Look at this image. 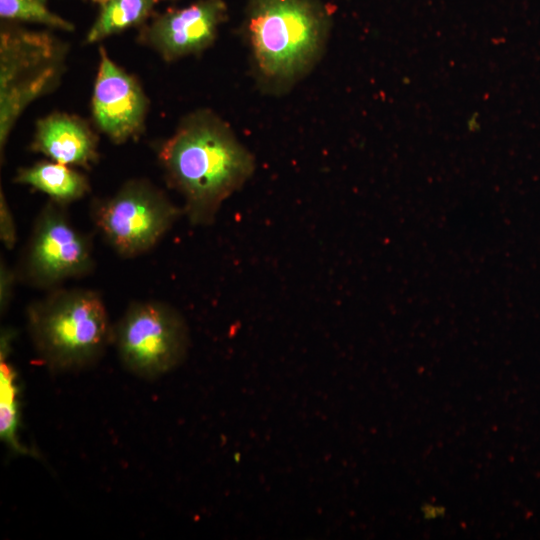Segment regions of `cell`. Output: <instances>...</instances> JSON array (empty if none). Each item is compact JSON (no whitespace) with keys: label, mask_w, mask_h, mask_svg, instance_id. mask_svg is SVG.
Instances as JSON below:
<instances>
[{"label":"cell","mask_w":540,"mask_h":540,"mask_svg":"<svg viewBox=\"0 0 540 540\" xmlns=\"http://www.w3.org/2000/svg\"><path fill=\"white\" fill-rule=\"evenodd\" d=\"M31 150L52 161L88 168L97 162L98 137L81 117L55 112L39 119Z\"/></svg>","instance_id":"obj_10"},{"label":"cell","mask_w":540,"mask_h":540,"mask_svg":"<svg viewBox=\"0 0 540 540\" xmlns=\"http://www.w3.org/2000/svg\"><path fill=\"white\" fill-rule=\"evenodd\" d=\"M422 515L425 519H436L444 516L445 508L443 506H436L432 503H424L421 508Z\"/></svg>","instance_id":"obj_17"},{"label":"cell","mask_w":540,"mask_h":540,"mask_svg":"<svg viewBox=\"0 0 540 540\" xmlns=\"http://www.w3.org/2000/svg\"><path fill=\"white\" fill-rule=\"evenodd\" d=\"M113 343L127 370L141 378H156L185 359L188 327L181 314L166 303L134 302L114 326Z\"/></svg>","instance_id":"obj_6"},{"label":"cell","mask_w":540,"mask_h":540,"mask_svg":"<svg viewBox=\"0 0 540 540\" xmlns=\"http://www.w3.org/2000/svg\"><path fill=\"white\" fill-rule=\"evenodd\" d=\"M68 46L46 31L14 25L0 32V150L24 110L52 92L66 70Z\"/></svg>","instance_id":"obj_4"},{"label":"cell","mask_w":540,"mask_h":540,"mask_svg":"<svg viewBox=\"0 0 540 540\" xmlns=\"http://www.w3.org/2000/svg\"><path fill=\"white\" fill-rule=\"evenodd\" d=\"M330 27L319 0H248L242 30L260 88L278 95L305 77L322 57Z\"/></svg>","instance_id":"obj_2"},{"label":"cell","mask_w":540,"mask_h":540,"mask_svg":"<svg viewBox=\"0 0 540 540\" xmlns=\"http://www.w3.org/2000/svg\"><path fill=\"white\" fill-rule=\"evenodd\" d=\"M167 0H112L101 6L98 17L90 27L85 43L101 41L130 27L143 24L154 7Z\"/></svg>","instance_id":"obj_12"},{"label":"cell","mask_w":540,"mask_h":540,"mask_svg":"<svg viewBox=\"0 0 540 540\" xmlns=\"http://www.w3.org/2000/svg\"><path fill=\"white\" fill-rule=\"evenodd\" d=\"M168 184L193 225L211 224L221 204L252 176L255 161L230 126L208 109L185 116L158 149Z\"/></svg>","instance_id":"obj_1"},{"label":"cell","mask_w":540,"mask_h":540,"mask_svg":"<svg viewBox=\"0 0 540 540\" xmlns=\"http://www.w3.org/2000/svg\"><path fill=\"white\" fill-rule=\"evenodd\" d=\"M14 181L46 194L59 205L75 202L90 191L87 177L56 161H40L18 169Z\"/></svg>","instance_id":"obj_11"},{"label":"cell","mask_w":540,"mask_h":540,"mask_svg":"<svg viewBox=\"0 0 540 540\" xmlns=\"http://www.w3.org/2000/svg\"><path fill=\"white\" fill-rule=\"evenodd\" d=\"M226 18L227 6L223 0H198L155 16L141 29L139 41L164 61L172 62L209 48Z\"/></svg>","instance_id":"obj_9"},{"label":"cell","mask_w":540,"mask_h":540,"mask_svg":"<svg viewBox=\"0 0 540 540\" xmlns=\"http://www.w3.org/2000/svg\"><path fill=\"white\" fill-rule=\"evenodd\" d=\"M40 1H42L43 3H45L46 0H40Z\"/></svg>","instance_id":"obj_19"},{"label":"cell","mask_w":540,"mask_h":540,"mask_svg":"<svg viewBox=\"0 0 540 540\" xmlns=\"http://www.w3.org/2000/svg\"><path fill=\"white\" fill-rule=\"evenodd\" d=\"M97 4H99L100 6H103L105 4H107L108 2L112 1V0H91Z\"/></svg>","instance_id":"obj_18"},{"label":"cell","mask_w":540,"mask_h":540,"mask_svg":"<svg viewBox=\"0 0 540 540\" xmlns=\"http://www.w3.org/2000/svg\"><path fill=\"white\" fill-rule=\"evenodd\" d=\"M7 354H1V436L15 451L27 452L18 439L19 398L16 373L6 361Z\"/></svg>","instance_id":"obj_13"},{"label":"cell","mask_w":540,"mask_h":540,"mask_svg":"<svg viewBox=\"0 0 540 540\" xmlns=\"http://www.w3.org/2000/svg\"><path fill=\"white\" fill-rule=\"evenodd\" d=\"M27 327L37 355L56 372L93 365L113 343L104 301L90 289H54L34 301L27 309Z\"/></svg>","instance_id":"obj_3"},{"label":"cell","mask_w":540,"mask_h":540,"mask_svg":"<svg viewBox=\"0 0 540 540\" xmlns=\"http://www.w3.org/2000/svg\"><path fill=\"white\" fill-rule=\"evenodd\" d=\"M0 239L8 250L13 249L17 241L14 216L3 190L0 191Z\"/></svg>","instance_id":"obj_15"},{"label":"cell","mask_w":540,"mask_h":540,"mask_svg":"<svg viewBox=\"0 0 540 540\" xmlns=\"http://www.w3.org/2000/svg\"><path fill=\"white\" fill-rule=\"evenodd\" d=\"M18 280L16 270L10 268L7 263L1 260L0 263V310L3 314L9 307L13 294L15 283Z\"/></svg>","instance_id":"obj_16"},{"label":"cell","mask_w":540,"mask_h":540,"mask_svg":"<svg viewBox=\"0 0 540 540\" xmlns=\"http://www.w3.org/2000/svg\"><path fill=\"white\" fill-rule=\"evenodd\" d=\"M93 268L90 239L72 225L62 205L47 202L37 215L16 270L18 279L51 289L67 279L86 276Z\"/></svg>","instance_id":"obj_7"},{"label":"cell","mask_w":540,"mask_h":540,"mask_svg":"<svg viewBox=\"0 0 540 540\" xmlns=\"http://www.w3.org/2000/svg\"><path fill=\"white\" fill-rule=\"evenodd\" d=\"M0 16L10 21L45 25L62 31H73L74 25L51 12L40 0H0Z\"/></svg>","instance_id":"obj_14"},{"label":"cell","mask_w":540,"mask_h":540,"mask_svg":"<svg viewBox=\"0 0 540 540\" xmlns=\"http://www.w3.org/2000/svg\"><path fill=\"white\" fill-rule=\"evenodd\" d=\"M99 67L93 96V120L113 143L138 137L145 124L149 101L137 79L112 61L99 47Z\"/></svg>","instance_id":"obj_8"},{"label":"cell","mask_w":540,"mask_h":540,"mask_svg":"<svg viewBox=\"0 0 540 540\" xmlns=\"http://www.w3.org/2000/svg\"><path fill=\"white\" fill-rule=\"evenodd\" d=\"M184 213L150 181L131 179L98 200L92 219L118 255L133 258L151 250Z\"/></svg>","instance_id":"obj_5"}]
</instances>
